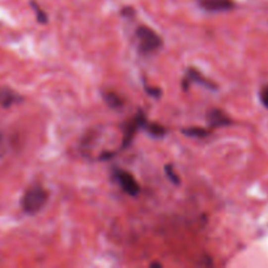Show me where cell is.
I'll list each match as a JSON object with an SVG mask.
<instances>
[{
	"label": "cell",
	"mask_w": 268,
	"mask_h": 268,
	"mask_svg": "<svg viewBox=\"0 0 268 268\" xmlns=\"http://www.w3.org/2000/svg\"><path fill=\"white\" fill-rule=\"evenodd\" d=\"M49 200V192L41 185L32 186L24 194L21 199V207L28 214H36L44 210Z\"/></svg>",
	"instance_id": "1"
},
{
	"label": "cell",
	"mask_w": 268,
	"mask_h": 268,
	"mask_svg": "<svg viewBox=\"0 0 268 268\" xmlns=\"http://www.w3.org/2000/svg\"><path fill=\"white\" fill-rule=\"evenodd\" d=\"M136 40L143 53H153L162 46L161 37L148 26H139L136 30Z\"/></svg>",
	"instance_id": "2"
},
{
	"label": "cell",
	"mask_w": 268,
	"mask_h": 268,
	"mask_svg": "<svg viewBox=\"0 0 268 268\" xmlns=\"http://www.w3.org/2000/svg\"><path fill=\"white\" fill-rule=\"evenodd\" d=\"M114 177H115L116 182L119 183L120 189L126 192L127 195L136 196L140 192V186L139 182L136 181V178L131 173L122 169H115L114 170Z\"/></svg>",
	"instance_id": "3"
},
{
	"label": "cell",
	"mask_w": 268,
	"mask_h": 268,
	"mask_svg": "<svg viewBox=\"0 0 268 268\" xmlns=\"http://www.w3.org/2000/svg\"><path fill=\"white\" fill-rule=\"evenodd\" d=\"M145 122H147V119H145L144 114H143V112H138V115L135 116V118H132V119H131L130 122L124 126L122 149H126L130 147L132 140H134V136H135V134H136L138 128L144 126Z\"/></svg>",
	"instance_id": "4"
},
{
	"label": "cell",
	"mask_w": 268,
	"mask_h": 268,
	"mask_svg": "<svg viewBox=\"0 0 268 268\" xmlns=\"http://www.w3.org/2000/svg\"><path fill=\"white\" fill-rule=\"evenodd\" d=\"M198 4L207 12H226L236 7L233 0H198Z\"/></svg>",
	"instance_id": "5"
},
{
	"label": "cell",
	"mask_w": 268,
	"mask_h": 268,
	"mask_svg": "<svg viewBox=\"0 0 268 268\" xmlns=\"http://www.w3.org/2000/svg\"><path fill=\"white\" fill-rule=\"evenodd\" d=\"M208 123L212 127H222L232 123V120L222 110L214 109L208 114Z\"/></svg>",
	"instance_id": "6"
},
{
	"label": "cell",
	"mask_w": 268,
	"mask_h": 268,
	"mask_svg": "<svg viewBox=\"0 0 268 268\" xmlns=\"http://www.w3.org/2000/svg\"><path fill=\"white\" fill-rule=\"evenodd\" d=\"M186 81H187V83L194 81V83L200 84V85L210 88V89H216V88H217L216 84L210 81V80L207 79V77H204L203 75L198 71V69H194V68H190L189 71H187V79H186Z\"/></svg>",
	"instance_id": "7"
},
{
	"label": "cell",
	"mask_w": 268,
	"mask_h": 268,
	"mask_svg": "<svg viewBox=\"0 0 268 268\" xmlns=\"http://www.w3.org/2000/svg\"><path fill=\"white\" fill-rule=\"evenodd\" d=\"M104 98L111 109H119L123 105V100L116 95L115 92H106L104 93Z\"/></svg>",
	"instance_id": "8"
},
{
	"label": "cell",
	"mask_w": 268,
	"mask_h": 268,
	"mask_svg": "<svg viewBox=\"0 0 268 268\" xmlns=\"http://www.w3.org/2000/svg\"><path fill=\"white\" fill-rule=\"evenodd\" d=\"M17 96L9 89H0V106H11L13 102L17 101Z\"/></svg>",
	"instance_id": "9"
},
{
	"label": "cell",
	"mask_w": 268,
	"mask_h": 268,
	"mask_svg": "<svg viewBox=\"0 0 268 268\" xmlns=\"http://www.w3.org/2000/svg\"><path fill=\"white\" fill-rule=\"evenodd\" d=\"M182 132L187 136H191V138H204L210 134V131L202 128V127H189V128H185Z\"/></svg>",
	"instance_id": "10"
},
{
	"label": "cell",
	"mask_w": 268,
	"mask_h": 268,
	"mask_svg": "<svg viewBox=\"0 0 268 268\" xmlns=\"http://www.w3.org/2000/svg\"><path fill=\"white\" fill-rule=\"evenodd\" d=\"M143 127H144L145 130L148 131L149 134L152 135V136H156V138H159V136H163V135H165V128L157 123H147V122H145Z\"/></svg>",
	"instance_id": "11"
},
{
	"label": "cell",
	"mask_w": 268,
	"mask_h": 268,
	"mask_svg": "<svg viewBox=\"0 0 268 268\" xmlns=\"http://www.w3.org/2000/svg\"><path fill=\"white\" fill-rule=\"evenodd\" d=\"M32 7H33V9H34V12H36V16H37L38 22H41V24H46V22L49 21V18H48V15L42 11V8H41L40 5H37L36 3H32Z\"/></svg>",
	"instance_id": "12"
},
{
	"label": "cell",
	"mask_w": 268,
	"mask_h": 268,
	"mask_svg": "<svg viewBox=\"0 0 268 268\" xmlns=\"http://www.w3.org/2000/svg\"><path fill=\"white\" fill-rule=\"evenodd\" d=\"M165 173H166L167 178L170 179L171 183H174V185H179V182L181 181H179V178H178L177 173L174 171V169L171 165H166V166H165Z\"/></svg>",
	"instance_id": "13"
},
{
	"label": "cell",
	"mask_w": 268,
	"mask_h": 268,
	"mask_svg": "<svg viewBox=\"0 0 268 268\" xmlns=\"http://www.w3.org/2000/svg\"><path fill=\"white\" fill-rule=\"evenodd\" d=\"M259 97H261L262 105L265 106L266 109H268V85H266V87L262 88Z\"/></svg>",
	"instance_id": "14"
},
{
	"label": "cell",
	"mask_w": 268,
	"mask_h": 268,
	"mask_svg": "<svg viewBox=\"0 0 268 268\" xmlns=\"http://www.w3.org/2000/svg\"><path fill=\"white\" fill-rule=\"evenodd\" d=\"M151 267H161V265H159V263H152Z\"/></svg>",
	"instance_id": "15"
}]
</instances>
